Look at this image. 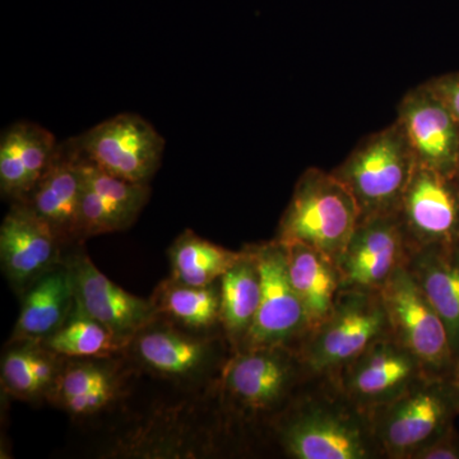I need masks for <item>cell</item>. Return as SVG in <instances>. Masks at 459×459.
I'll use <instances>...</instances> for the list:
<instances>
[{"label": "cell", "instance_id": "obj_1", "mask_svg": "<svg viewBox=\"0 0 459 459\" xmlns=\"http://www.w3.org/2000/svg\"><path fill=\"white\" fill-rule=\"evenodd\" d=\"M285 413L279 437L290 458L383 457L369 413L347 400L332 380L331 394L299 395L286 407Z\"/></svg>", "mask_w": 459, "mask_h": 459}, {"label": "cell", "instance_id": "obj_2", "mask_svg": "<svg viewBox=\"0 0 459 459\" xmlns=\"http://www.w3.org/2000/svg\"><path fill=\"white\" fill-rule=\"evenodd\" d=\"M360 217L358 202L333 172L310 168L296 183L276 238L312 247L337 262Z\"/></svg>", "mask_w": 459, "mask_h": 459}, {"label": "cell", "instance_id": "obj_3", "mask_svg": "<svg viewBox=\"0 0 459 459\" xmlns=\"http://www.w3.org/2000/svg\"><path fill=\"white\" fill-rule=\"evenodd\" d=\"M388 334L380 292L341 290L331 314L309 332L298 351L310 379H333L371 343Z\"/></svg>", "mask_w": 459, "mask_h": 459}, {"label": "cell", "instance_id": "obj_4", "mask_svg": "<svg viewBox=\"0 0 459 459\" xmlns=\"http://www.w3.org/2000/svg\"><path fill=\"white\" fill-rule=\"evenodd\" d=\"M369 415L383 457L410 459L422 446L455 427L459 402L452 377H420Z\"/></svg>", "mask_w": 459, "mask_h": 459}, {"label": "cell", "instance_id": "obj_5", "mask_svg": "<svg viewBox=\"0 0 459 459\" xmlns=\"http://www.w3.org/2000/svg\"><path fill=\"white\" fill-rule=\"evenodd\" d=\"M418 162L397 122L374 133L333 174L352 193L361 217L397 213Z\"/></svg>", "mask_w": 459, "mask_h": 459}, {"label": "cell", "instance_id": "obj_6", "mask_svg": "<svg viewBox=\"0 0 459 459\" xmlns=\"http://www.w3.org/2000/svg\"><path fill=\"white\" fill-rule=\"evenodd\" d=\"M379 292L392 336L418 359L427 376L452 377L455 360L448 331L409 264L401 265Z\"/></svg>", "mask_w": 459, "mask_h": 459}, {"label": "cell", "instance_id": "obj_7", "mask_svg": "<svg viewBox=\"0 0 459 459\" xmlns=\"http://www.w3.org/2000/svg\"><path fill=\"white\" fill-rule=\"evenodd\" d=\"M80 155L101 170L148 184L161 165L165 140L137 114H117L71 138Z\"/></svg>", "mask_w": 459, "mask_h": 459}, {"label": "cell", "instance_id": "obj_8", "mask_svg": "<svg viewBox=\"0 0 459 459\" xmlns=\"http://www.w3.org/2000/svg\"><path fill=\"white\" fill-rule=\"evenodd\" d=\"M249 247L261 273V304L238 350L264 346L298 349L312 328L307 310L290 281L285 244L274 238L270 243Z\"/></svg>", "mask_w": 459, "mask_h": 459}, {"label": "cell", "instance_id": "obj_9", "mask_svg": "<svg viewBox=\"0 0 459 459\" xmlns=\"http://www.w3.org/2000/svg\"><path fill=\"white\" fill-rule=\"evenodd\" d=\"M310 379L298 349L264 346L238 350L223 371L232 401L252 412H271L291 403L300 383Z\"/></svg>", "mask_w": 459, "mask_h": 459}, {"label": "cell", "instance_id": "obj_10", "mask_svg": "<svg viewBox=\"0 0 459 459\" xmlns=\"http://www.w3.org/2000/svg\"><path fill=\"white\" fill-rule=\"evenodd\" d=\"M410 252L459 243V186L452 175L416 166L397 211Z\"/></svg>", "mask_w": 459, "mask_h": 459}, {"label": "cell", "instance_id": "obj_11", "mask_svg": "<svg viewBox=\"0 0 459 459\" xmlns=\"http://www.w3.org/2000/svg\"><path fill=\"white\" fill-rule=\"evenodd\" d=\"M424 376L418 359L388 334L371 343L331 380L347 400L370 413Z\"/></svg>", "mask_w": 459, "mask_h": 459}, {"label": "cell", "instance_id": "obj_12", "mask_svg": "<svg viewBox=\"0 0 459 459\" xmlns=\"http://www.w3.org/2000/svg\"><path fill=\"white\" fill-rule=\"evenodd\" d=\"M409 255L397 213L364 217L336 262L341 290L379 292Z\"/></svg>", "mask_w": 459, "mask_h": 459}, {"label": "cell", "instance_id": "obj_13", "mask_svg": "<svg viewBox=\"0 0 459 459\" xmlns=\"http://www.w3.org/2000/svg\"><path fill=\"white\" fill-rule=\"evenodd\" d=\"M395 122L418 165L455 175L459 161V122L427 83L402 98Z\"/></svg>", "mask_w": 459, "mask_h": 459}, {"label": "cell", "instance_id": "obj_14", "mask_svg": "<svg viewBox=\"0 0 459 459\" xmlns=\"http://www.w3.org/2000/svg\"><path fill=\"white\" fill-rule=\"evenodd\" d=\"M66 265L74 279L75 303L110 329L120 342L132 341L159 316L152 300L129 294L117 286L84 253H75Z\"/></svg>", "mask_w": 459, "mask_h": 459}, {"label": "cell", "instance_id": "obj_15", "mask_svg": "<svg viewBox=\"0 0 459 459\" xmlns=\"http://www.w3.org/2000/svg\"><path fill=\"white\" fill-rule=\"evenodd\" d=\"M56 232L26 202H16L0 228V262L11 285L25 292L60 264Z\"/></svg>", "mask_w": 459, "mask_h": 459}, {"label": "cell", "instance_id": "obj_16", "mask_svg": "<svg viewBox=\"0 0 459 459\" xmlns=\"http://www.w3.org/2000/svg\"><path fill=\"white\" fill-rule=\"evenodd\" d=\"M80 152L74 142L59 144L47 172L25 199L56 232L60 243L80 240V211L83 179Z\"/></svg>", "mask_w": 459, "mask_h": 459}, {"label": "cell", "instance_id": "obj_17", "mask_svg": "<svg viewBox=\"0 0 459 459\" xmlns=\"http://www.w3.org/2000/svg\"><path fill=\"white\" fill-rule=\"evenodd\" d=\"M57 147L53 133L31 122L5 129L0 141V189L4 197L25 201L53 162Z\"/></svg>", "mask_w": 459, "mask_h": 459}, {"label": "cell", "instance_id": "obj_18", "mask_svg": "<svg viewBox=\"0 0 459 459\" xmlns=\"http://www.w3.org/2000/svg\"><path fill=\"white\" fill-rule=\"evenodd\" d=\"M133 341L138 360L157 376L171 379L202 376L216 359V347L211 338L179 329L148 325Z\"/></svg>", "mask_w": 459, "mask_h": 459}, {"label": "cell", "instance_id": "obj_19", "mask_svg": "<svg viewBox=\"0 0 459 459\" xmlns=\"http://www.w3.org/2000/svg\"><path fill=\"white\" fill-rule=\"evenodd\" d=\"M75 304L68 265L59 264L23 292L12 342L40 344L65 325Z\"/></svg>", "mask_w": 459, "mask_h": 459}, {"label": "cell", "instance_id": "obj_20", "mask_svg": "<svg viewBox=\"0 0 459 459\" xmlns=\"http://www.w3.org/2000/svg\"><path fill=\"white\" fill-rule=\"evenodd\" d=\"M410 270L434 309L439 314L451 341L455 364L459 361V243L412 250Z\"/></svg>", "mask_w": 459, "mask_h": 459}, {"label": "cell", "instance_id": "obj_21", "mask_svg": "<svg viewBox=\"0 0 459 459\" xmlns=\"http://www.w3.org/2000/svg\"><path fill=\"white\" fill-rule=\"evenodd\" d=\"M287 270L296 294L303 303L310 328L319 325L333 309L341 291L336 262L301 243H283Z\"/></svg>", "mask_w": 459, "mask_h": 459}, {"label": "cell", "instance_id": "obj_22", "mask_svg": "<svg viewBox=\"0 0 459 459\" xmlns=\"http://www.w3.org/2000/svg\"><path fill=\"white\" fill-rule=\"evenodd\" d=\"M240 259L220 280V325L237 351L246 340L261 304V273L247 247Z\"/></svg>", "mask_w": 459, "mask_h": 459}, {"label": "cell", "instance_id": "obj_23", "mask_svg": "<svg viewBox=\"0 0 459 459\" xmlns=\"http://www.w3.org/2000/svg\"><path fill=\"white\" fill-rule=\"evenodd\" d=\"M171 279L188 286L219 282L240 259L243 252H231L186 230L170 247Z\"/></svg>", "mask_w": 459, "mask_h": 459}, {"label": "cell", "instance_id": "obj_24", "mask_svg": "<svg viewBox=\"0 0 459 459\" xmlns=\"http://www.w3.org/2000/svg\"><path fill=\"white\" fill-rule=\"evenodd\" d=\"M157 314L192 331H208L220 323L221 296L216 282L208 286H188L169 280L152 298Z\"/></svg>", "mask_w": 459, "mask_h": 459}, {"label": "cell", "instance_id": "obj_25", "mask_svg": "<svg viewBox=\"0 0 459 459\" xmlns=\"http://www.w3.org/2000/svg\"><path fill=\"white\" fill-rule=\"evenodd\" d=\"M40 344L57 356L90 359L111 355L124 343L75 303L65 325Z\"/></svg>", "mask_w": 459, "mask_h": 459}, {"label": "cell", "instance_id": "obj_26", "mask_svg": "<svg viewBox=\"0 0 459 459\" xmlns=\"http://www.w3.org/2000/svg\"><path fill=\"white\" fill-rule=\"evenodd\" d=\"M31 351L32 343H23L5 353L2 361L3 386L8 394L23 400L39 395L31 369Z\"/></svg>", "mask_w": 459, "mask_h": 459}, {"label": "cell", "instance_id": "obj_27", "mask_svg": "<svg viewBox=\"0 0 459 459\" xmlns=\"http://www.w3.org/2000/svg\"><path fill=\"white\" fill-rule=\"evenodd\" d=\"M114 385L110 374L104 368L89 362H81L60 371L56 377V385L51 388L57 398V403L65 398L74 395L86 394L91 389Z\"/></svg>", "mask_w": 459, "mask_h": 459}, {"label": "cell", "instance_id": "obj_28", "mask_svg": "<svg viewBox=\"0 0 459 459\" xmlns=\"http://www.w3.org/2000/svg\"><path fill=\"white\" fill-rule=\"evenodd\" d=\"M115 394L114 385L99 386V388L91 389L86 394L74 395V397L65 398L59 403L68 412L75 416H87L91 413L98 412L113 400Z\"/></svg>", "mask_w": 459, "mask_h": 459}, {"label": "cell", "instance_id": "obj_29", "mask_svg": "<svg viewBox=\"0 0 459 459\" xmlns=\"http://www.w3.org/2000/svg\"><path fill=\"white\" fill-rule=\"evenodd\" d=\"M410 459H459L458 431L452 427L419 448Z\"/></svg>", "mask_w": 459, "mask_h": 459}, {"label": "cell", "instance_id": "obj_30", "mask_svg": "<svg viewBox=\"0 0 459 459\" xmlns=\"http://www.w3.org/2000/svg\"><path fill=\"white\" fill-rule=\"evenodd\" d=\"M459 122V72L433 77L425 82Z\"/></svg>", "mask_w": 459, "mask_h": 459}, {"label": "cell", "instance_id": "obj_31", "mask_svg": "<svg viewBox=\"0 0 459 459\" xmlns=\"http://www.w3.org/2000/svg\"><path fill=\"white\" fill-rule=\"evenodd\" d=\"M452 383L453 386H455V394H457L458 402H459V361L455 364V371L452 374Z\"/></svg>", "mask_w": 459, "mask_h": 459}, {"label": "cell", "instance_id": "obj_32", "mask_svg": "<svg viewBox=\"0 0 459 459\" xmlns=\"http://www.w3.org/2000/svg\"><path fill=\"white\" fill-rule=\"evenodd\" d=\"M453 178H455V181H457L459 186V161L457 164V168H455V175H453Z\"/></svg>", "mask_w": 459, "mask_h": 459}]
</instances>
